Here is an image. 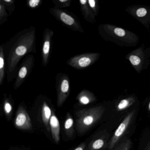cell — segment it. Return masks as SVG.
Returning a JSON list of instances; mask_svg holds the SVG:
<instances>
[{
  "label": "cell",
  "instance_id": "cell-6",
  "mask_svg": "<svg viewBox=\"0 0 150 150\" xmlns=\"http://www.w3.org/2000/svg\"><path fill=\"white\" fill-rule=\"evenodd\" d=\"M56 89L57 95V104L60 107L64 103L71 91L70 81L68 74L59 73L56 77Z\"/></svg>",
  "mask_w": 150,
  "mask_h": 150
},
{
  "label": "cell",
  "instance_id": "cell-19",
  "mask_svg": "<svg viewBox=\"0 0 150 150\" xmlns=\"http://www.w3.org/2000/svg\"><path fill=\"white\" fill-rule=\"evenodd\" d=\"M0 2L3 3L8 12V14L11 16L15 10V4L13 0H0Z\"/></svg>",
  "mask_w": 150,
  "mask_h": 150
},
{
  "label": "cell",
  "instance_id": "cell-27",
  "mask_svg": "<svg viewBox=\"0 0 150 150\" xmlns=\"http://www.w3.org/2000/svg\"><path fill=\"white\" fill-rule=\"evenodd\" d=\"M147 13V10L144 8H139L136 10V16L137 17H140V18L144 17L146 15Z\"/></svg>",
  "mask_w": 150,
  "mask_h": 150
},
{
  "label": "cell",
  "instance_id": "cell-17",
  "mask_svg": "<svg viewBox=\"0 0 150 150\" xmlns=\"http://www.w3.org/2000/svg\"><path fill=\"white\" fill-rule=\"evenodd\" d=\"M135 102V99L133 97H129L121 100L117 106L118 111L123 110L132 105Z\"/></svg>",
  "mask_w": 150,
  "mask_h": 150
},
{
  "label": "cell",
  "instance_id": "cell-9",
  "mask_svg": "<svg viewBox=\"0 0 150 150\" xmlns=\"http://www.w3.org/2000/svg\"><path fill=\"white\" fill-rule=\"evenodd\" d=\"M54 31L49 28H46L43 34V43L42 45L41 57L43 66L47 67L50 60L52 38Z\"/></svg>",
  "mask_w": 150,
  "mask_h": 150
},
{
  "label": "cell",
  "instance_id": "cell-2",
  "mask_svg": "<svg viewBox=\"0 0 150 150\" xmlns=\"http://www.w3.org/2000/svg\"><path fill=\"white\" fill-rule=\"evenodd\" d=\"M105 108L96 106L78 111L76 114V128L78 132L83 133L88 130L102 117Z\"/></svg>",
  "mask_w": 150,
  "mask_h": 150
},
{
  "label": "cell",
  "instance_id": "cell-25",
  "mask_svg": "<svg viewBox=\"0 0 150 150\" xmlns=\"http://www.w3.org/2000/svg\"><path fill=\"white\" fill-rule=\"evenodd\" d=\"M88 3L95 16H96L98 15L99 10V6L97 1L96 0H88Z\"/></svg>",
  "mask_w": 150,
  "mask_h": 150
},
{
  "label": "cell",
  "instance_id": "cell-23",
  "mask_svg": "<svg viewBox=\"0 0 150 150\" xmlns=\"http://www.w3.org/2000/svg\"><path fill=\"white\" fill-rule=\"evenodd\" d=\"M73 119L71 117L69 116L66 120L64 123V128L66 132H67V135H71L72 132L73 131V127L74 125Z\"/></svg>",
  "mask_w": 150,
  "mask_h": 150
},
{
  "label": "cell",
  "instance_id": "cell-26",
  "mask_svg": "<svg viewBox=\"0 0 150 150\" xmlns=\"http://www.w3.org/2000/svg\"><path fill=\"white\" fill-rule=\"evenodd\" d=\"M42 3V0H29L27 1V6L29 8L32 9L38 8L40 6Z\"/></svg>",
  "mask_w": 150,
  "mask_h": 150
},
{
  "label": "cell",
  "instance_id": "cell-3",
  "mask_svg": "<svg viewBox=\"0 0 150 150\" xmlns=\"http://www.w3.org/2000/svg\"><path fill=\"white\" fill-rule=\"evenodd\" d=\"M51 14L63 25L71 30L84 33V30L78 17L71 12L52 8L49 9Z\"/></svg>",
  "mask_w": 150,
  "mask_h": 150
},
{
  "label": "cell",
  "instance_id": "cell-1",
  "mask_svg": "<svg viewBox=\"0 0 150 150\" xmlns=\"http://www.w3.org/2000/svg\"><path fill=\"white\" fill-rule=\"evenodd\" d=\"M36 31L30 26L16 33L4 46L8 82H12L18 73L20 61L30 53L36 52Z\"/></svg>",
  "mask_w": 150,
  "mask_h": 150
},
{
  "label": "cell",
  "instance_id": "cell-15",
  "mask_svg": "<svg viewBox=\"0 0 150 150\" xmlns=\"http://www.w3.org/2000/svg\"><path fill=\"white\" fill-rule=\"evenodd\" d=\"M42 118L43 122L47 129H49V124L50 120L52 115V112L50 108L49 107L47 103L45 100L43 101L42 106Z\"/></svg>",
  "mask_w": 150,
  "mask_h": 150
},
{
  "label": "cell",
  "instance_id": "cell-8",
  "mask_svg": "<svg viewBox=\"0 0 150 150\" xmlns=\"http://www.w3.org/2000/svg\"><path fill=\"white\" fill-rule=\"evenodd\" d=\"M135 110H132L125 116L122 122L119 125L115 131L114 132L108 144V150H113L117 143L122 137L130 125L131 122L134 117Z\"/></svg>",
  "mask_w": 150,
  "mask_h": 150
},
{
  "label": "cell",
  "instance_id": "cell-11",
  "mask_svg": "<svg viewBox=\"0 0 150 150\" xmlns=\"http://www.w3.org/2000/svg\"><path fill=\"white\" fill-rule=\"evenodd\" d=\"M128 59L137 71H140L144 61V54L141 49H137L128 55Z\"/></svg>",
  "mask_w": 150,
  "mask_h": 150
},
{
  "label": "cell",
  "instance_id": "cell-5",
  "mask_svg": "<svg viewBox=\"0 0 150 150\" xmlns=\"http://www.w3.org/2000/svg\"><path fill=\"white\" fill-rule=\"evenodd\" d=\"M35 57L31 54L27 55L23 58L19 67L14 84L15 89H18L25 82L35 66Z\"/></svg>",
  "mask_w": 150,
  "mask_h": 150
},
{
  "label": "cell",
  "instance_id": "cell-22",
  "mask_svg": "<svg viewBox=\"0 0 150 150\" xmlns=\"http://www.w3.org/2000/svg\"><path fill=\"white\" fill-rule=\"evenodd\" d=\"M132 142L129 139L124 140L120 144L118 145L113 150H130Z\"/></svg>",
  "mask_w": 150,
  "mask_h": 150
},
{
  "label": "cell",
  "instance_id": "cell-28",
  "mask_svg": "<svg viewBox=\"0 0 150 150\" xmlns=\"http://www.w3.org/2000/svg\"><path fill=\"white\" fill-rule=\"evenodd\" d=\"M84 147H85V146L83 145V146H80L77 147L74 150H84Z\"/></svg>",
  "mask_w": 150,
  "mask_h": 150
},
{
  "label": "cell",
  "instance_id": "cell-30",
  "mask_svg": "<svg viewBox=\"0 0 150 150\" xmlns=\"http://www.w3.org/2000/svg\"><path fill=\"white\" fill-rule=\"evenodd\" d=\"M148 109L150 110V102H149V104H148Z\"/></svg>",
  "mask_w": 150,
  "mask_h": 150
},
{
  "label": "cell",
  "instance_id": "cell-13",
  "mask_svg": "<svg viewBox=\"0 0 150 150\" xmlns=\"http://www.w3.org/2000/svg\"><path fill=\"white\" fill-rule=\"evenodd\" d=\"M50 125L52 137L56 143H58L60 139V124L57 117L53 112L50 120Z\"/></svg>",
  "mask_w": 150,
  "mask_h": 150
},
{
  "label": "cell",
  "instance_id": "cell-29",
  "mask_svg": "<svg viewBox=\"0 0 150 150\" xmlns=\"http://www.w3.org/2000/svg\"><path fill=\"white\" fill-rule=\"evenodd\" d=\"M144 150H150V141L146 145V146Z\"/></svg>",
  "mask_w": 150,
  "mask_h": 150
},
{
  "label": "cell",
  "instance_id": "cell-16",
  "mask_svg": "<svg viewBox=\"0 0 150 150\" xmlns=\"http://www.w3.org/2000/svg\"><path fill=\"white\" fill-rule=\"evenodd\" d=\"M6 65L3 45L0 46V86L4 83L6 75Z\"/></svg>",
  "mask_w": 150,
  "mask_h": 150
},
{
  "label": "cell",
  "instance_id": "cell-4",
  "mask_svg": "<svg viewBox=\"0 0 150 150\" xmlns=\"http://www.w3.org/2000/svg\"><path fill=\"white\" fill-rule=\"evenodd\" d=\"M100 54L97 52H88L72 57L67 60L66 64L73 68L81 70L89 67L99 58Z\"/></svg>",
  "mask_w": 150,
  "mask_h": 150
},
{
  "label": "cell",
  "instance_id": "cell-10",
  "mask_svg": "<svg viewBox=\"0 0 150 150\" xmlns=\"http://www.w3.org/2000/svg\"><path fill=\"white\" fill-rule=\"evenodd\" d=\"M15 125L18 129L22 130L32 129V124L29 115L23 106H20L15 120Z\"/></svg>",
  "mask_w": 150,
  "mask_h": 150
},
{
  "label": "cell",
  "instance_id": "cell-12",
  "mask_svg": "<svg viewBox=\"0 0 150 150\" xmlns=\"http://www.w3.org/2000/svg\"><path fill=\"white\" fill-rule=\"evenodd\" d=\"M80 10L86 21L91 23L95 22V16L88 6L87 0H80Z\"/></svg>",
  "mask_w": 150,
  "mask_h": 150
},
{
  "label": "cell",
  "instance_id": "cell-7",
  "mask_svg": "<svg viewBox=\"0 0 150 150\" xmlns=\"http://www.w3.org/2000/svg\"><path fill=\"white\" fill-rule=\"evenodd\" d=\"M101 28L108 35L122 42L132 43L137 40V37L134 33L122 28L110 24H104Z\"/></svg>",
  "mask_w": 150,
  "mask_h": 150
},
{
  "label": "cell",
  "instance_id": "cell-20",
  "mask_svg": "<svg viewBox=\"0 0 150 150\" xmlns=\"http://www.w3.org/2000/svg\"><path fill=\"white\" fill-rule=\"evenodd\" d=\"M8 16L4 4L0 2V25H2L8 21Z\"/></svg>",
  "mask_w": 150,
  "mask_h": 150
},
{
  "label": "cell",
  "instance_id": "cell-18",
  "mask_svg": "<svg viewBox=\"0 0 150 150\" xmlns=\"http://www.w3.org/2000/svg\"><path fill=\"white\" fill-rule=\"evenodd\" d=\"M71 0H53L52 2L54 5V8L61 9L69 7L71 6Z\"/></svg>",
  "mask_w": 150,
  "mask_h": 150
},
{
  "label": "cell",
  "instance_id": "cell-24",
  "mask_svg": "<svg viewBox=\"0 0 150 150\" xmlns=\"http://www.w3.org/2000/svg\"><path fill=\"white\" fill-rule=\"evenodd\" d=\"M4 109L6 115H9L11 114L13 107L9 98L6 97L4 103Z\"/></svg>",
  "mask_w": 150,
  "mask_h": 150
},
{
  "label": "cell",
  "instance_id": "cell-21",
  "mask_svg": "<svg viewBox=\"0 0 150 150\" xmlns=\"http://www.w3.org/2000/svg\"><path fill=\"white\" fill-rule=\"evenodd\" d=\"M106 140L103 138H99L94 141L91 145L92 150H98L102 149L105 146L106 144Z\"/></svg>",
  "mask_w": 150,
  "mask_h": 150
},
{
  "label": "cell",
  "instance_id": "cell-14",
  "mask_svg": "<svg viewBox=\"0 0 150 150\" xmlns=\"http://www.w3.org/2000/svg\"><path fill=\"white\" fill-rule=\"evenodd\" d=\"M77 99L80 104L86 105L93 102L96 98L92 92L87 89H84L78 95Z\"/></svg>",
  "mask_w": 150,
  "mask_h": 150
}]
</instances>
